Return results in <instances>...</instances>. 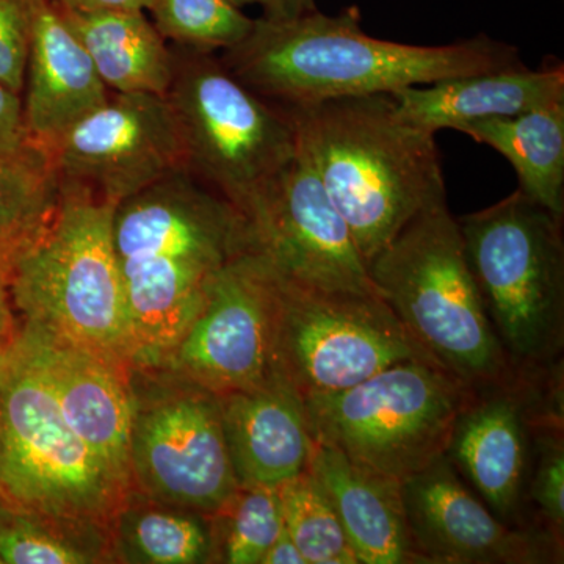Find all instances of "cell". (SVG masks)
I'll list each match as a JSON object with an SVG mask.
<instances>
[{"instance_id": "d6a6232c", "label": "cell", "mask_w": 564, "mask_h": 564, "mask_svg": "<svg viewBox=\"0 0 564 564\" xmlns=\"http://www.w3.org/2000/svg\"><path fill=\"white\" fill-rule=\"evenodd\" d=\"M18 328V317L11 303L7 270L0 269V351L7 347Z\"/></svg>"}, {"instance_id": "836d02e7", "label": "cell", "mask_w": 564, "mask_h": 564, "mask_svg": "<svg viewBox=\"0 0 564 564\" xmlns=\"http://www.w3.org/2000/svg\"><path fill=\"white\" fill-rule=\"evenodd\" d=\"M261 564H307L306 560L296 544L293 543L291 534L282 529L280 536L270 545L269 551L263 555Z\"/></svg>"}, {"instance_id": "8992f818", "label": "cell", "mask_w": 564, "mask_h": 564, "mask_svg": "<svg viewBox=\"0 0 564 564\" xmlns=\"http://www.w3.org/2000/svg\"><path fill=\"white\" fill-rule=\"evenodd\" d=\"M563 218L521 191L456 218L485 313L516 370L563 362Z\"/></svg>"}, {"instance_id": "cb8c5ba5", "label": "cell", "mask_w": 564, "mask_h": 564, "mask_svg": "<svg viewBox=\"0 0 564 564\" xmlns=\"http://www.w3.org/2000/svg\"><path fill=\"white\" fill-rule=\"evenodd\" d=\"M111 556L122 564H209V514L131 491L110 521Z\"/></svg>"}, {"instance_id": "ab89813d", "label": "cell", "mask_w": 564, "mask_h": 564, "mask_svg": "<svg viewBox=\"0 0 564 564\" xmlns=\"http://www.w3.org/2000/svg\"><path fill=\"white\" fill-rule=\"evenodd\" d=\"M0 269H6L7 270V262L3 261V259H0Z\"/></svg>"}, {"instance_id": "f546056e", "label": "cell", "mask_w": 564, "mask_h": 564, "mask_svg": "<svg viewBox=\"0 0 564 564\" xmlns=\"http://www.w3.org/2000/svg\"><path fill=\"white\" fill-rule=\"evenodd\" d=\"M527 503L534 524L558 540L564 532L563 421L541 423L534 433L533 462L527 486Z\"/></svg>"}, {"instance_id": "ba28073f", "label": "cell", "mask_w": 564, "mask_h": 564, "mask_svg": "<svg viewBox=\"0 0 564 564\" xmlns=\"http://www.w3.org/2000/svg\"><path fill=\"white\" fill-rule=\"evenodd\" d=\"M0 491L22 510L102 524L131 492L69 429L17 333L0 351Z\"/></svg>"}, {"instance_id": "e575fe53", "label": "cell", "mask_w": 564, "mask_h": 564, "mask_svg": "<svg viewBox=\"0 0 564 564\" xmlns=\"http://www.w3.org/2000/svg\"><path fill=\"white\" fill-rule=\"evenodd\" d=\"M265 20H291L317 10L314 0H265L262 6Z\"/></svg>"}, {"instance_id": "8fae6325", "label": "cell", "mask_w": 564, "mask_h": 564, "mask_svg": "<svg viewBox=\"0 0 564 564\" xmlns=\"http://www.w3.org/2000/svg\"><path fill=\"white\" fill-rule=\"evenodd\" d=\"M272 270L276 369L302 400L344 391L392 364H436L378 293L326 291Z\"/></svg>"}, {"instance_id": "7402d4cb", "label": "cell", "mask_w": 564, "mask_h": 564, "mask_svg": "<svg viewBox=\"0 0 564 564\" xmlns=\"http://www.w3.org/2000/svg\"><path fill=\"white\" fill-rule=\"evenodd\" d=\"M58 7L111 93L166 96L173 80L174 54L144 11Z\"/></svg>"}, {"instance_id": "83f0119b", "label": "cell", "mask_w": 564, "mask_h": 564, "mask_svg": "<svg viewBox=\"0 0 564 564\" xmlns=\"http://www.w3.org/2000/svg\"><path fill=\"white\" fill-rule=\"evenodd\" d=\"M285 532L307 564H359L339 518L310 469L278 486Z\"/></svg>"}, {"instance_id": "74e56055", "label": "cell", "mask_w": 564, "mask_h": 564, "mask_svg": "<svg viewBox=\"0 0 564 564\" xmlns=\"http://www.w3.org/2000/svg\"><path fill=\"white\" fill-rule=\"evenodd\" d=\"M10 507H14V505H11L9 502V499H7V497L3 496V492L0 491V516L6 513V511L9 510Z\"/></svg>"}, {"instance_id": "30bf717a", "label": "cell", "mask_w": 564, "mask_h": 564, "mask_svg": "<svg viewBox=\"0 0 564 564\" xmlns=\"http://www.w3.org/2000/svg\"><path fill=\"white\" fill-rule=\"evenodd\" d=\"M132 491L212 514L236 491L220 397L165 366L129 367Z\"/></svg>"}, {"instance_id": "ffe728a7", "label": "cell", "mask_w": 564, "mask_h": 564, "mask_svg": "<svg viewBox=\"0 0 564 564\" xmlns=\"http://www.w3.org/2000/svg\"><path fill=\"white\" fill-rule=\"evenodd\" d=\"M307 469L339 518L359 564H419L402 500V481L315 443Z\"/></svg>"}, {"instance_id": "8d00e7d4", "label": "cell", "mask_w": 564, "mask_h": 564, "mask_svg": "<svg viewBox=\"0 0 564 564\" xmlns=\"http://www.w3.org/2000/svg\"><path fill=\"white\" fill-rule=\"evenodd\" d=\"M229 2L234 3V6L239 7V9H243L247 6H263L265 0H229Z\"/></svg>"}, {"instance_id": "2e32d148", "label": "cell", "mask_w": 564, "mask_h": 564, "mask_svg": "<svg viewBox=\"0 0 564 564\" xmlns=\"http://www.w3.org/2000/svg\"><path fill=\"white\" fill-rule=\"evenodd\" d=\"M402 500L422 564L563 562V540L497 518L445 456L402 481Z\"/></svg>"}, {"instance_id": "f1b7e54d", "label": "cell", "mask_w": 564, "mask_h": 564, "mask_svg": "<svg viewBox=\"0 0 564 564\" xmlns=\"http://www.w3.org/2000/svg\"><path fill=\"white\" fill-rule=\"evenodd\" d=\"M148 11L163 39L185 50H231L254 25V20L229 0H152Z\"/></svg>"}, {"instance_id": "6da1fadb", "label": "cell", "mask_w": 564, "mask_h": 564, "mask_svg": "<svg viewBox=\"0 0 564 564\" xmlns=\"http://www.w3.org/2000/svg\"><path fill=\"white\" fill-rule=\"evenodd\" d=\"M220 58L250 90L284 110L527 66L514 46L484 33L444 46L375 39L362 31L358 7L259 18Z\"/></svg>"}, {"instance_id": "e0dca14e", "label": "cell", "mask_w": 564, "mask_h": 564, "mask_svg": "<svg viewBox=\"0 0 564 564\" xmlns=\"http://www.w3.org/2000/svg\"><path fill=\"white\" fill-rule=\"evenodd\" d=\"M18 337L82 443L131 489L129 367L18 322Z\"/></svg>"}, {"instance_id": "d4e9b609", "label": "cell", "mask_w": 564, "mask_h": 564, "mask_svg": "<svg viewBox=\"0 0 564 564\" xmlns=\"http://www.w3.org/2000/svg\"><path fill=\"white\" fill-rule=\"evenodd\" d=\"M62 198L50 151L36 141L0 152V259L9 262L46 229Z\"/></svg>"}, {"instance_id": "52a82bcc", "label": "cell", "mask_w": 564, "mask_h": 564, "mask_svg": "<svg viewBox=\"0 0 564 564\" xmlns=\"http://www.w3.org/2000/svg\"><path fill=\"white\" fill-rule=\"evenodd\" d=\"M184 147L185 172L250 220L295 158L289 111L265 101L214 52L174 54L166 93Z\"/></svg>"}, {"instance_id": "277c9868", "label": "cell", "mask_w": 564, "mask_h": 564, "mask_svg": "<svg viewBox=\"0 0 564 564\" xmlns=\"http://www.w3.org/2000/svg\"><path fill=\"white\" fill-rule=\"evenodd\" d=\"M115 204L62 185L50 225L11 258L7 284L18 322L62 343L132 366L124 289L111 240Z\"/></svg>"}, {"instance_id": "d6986e66", "label": "cell", "mask_w": 564, "mask_h": 564, "mask_svg": "<svg viewBox=\"0 0 564 564\" xmlns=\"http://www.w3.org/2000/svg\"><path fill=\"white\" fill-rule=\"evenodd\" d=\"M218 397L239 485L280 486L307 469L314 436L302 397L281 377Z\"/></svg>"}, {"instance_id": "44dd1931", "label": "cell", "mask_w": 564, "mask_h": 564, "mask_svg": "<svg viewBox=\"0 0 564 564\" xmlns=\"http://www.w3.org/2000/svg\"><path fill=\"white\" fill-rule=\"evenodd\" d=\"M400 117L422 131L462 132L473 122L508 118L564 101V66H527L455 77L391 93Z\"/></svg>"}, {"instance_id": "4fadbf2b", "label": "cell", "mask_w": 564, "mask_h": 564, "mask_svg": "<svg viewBox=\"0 0 564 564\" xmlns=\"http://www.w3.org/2000/svg\"><path fill=\"white\" fill-rule=\"evenodd\" d=\"M43 147L62 185L115 206L169 174L185 172L172 104L151 93H110L106 102Z\"/></svg>"}, {"instance_id": "603a6c76", "label": "cell", "mask_w": 564, "mask_h": 564, "mask_svg": "<svg viewBox=\"0 0 564 564\" xmlns=\"http://www.w3.org/2000/svg\"><path fill=\"white\" fill-rule=\"evenodd\" d=\"M462 132L500 152L518 174V191L564 217V101L473 122Z\"/></svg>"}, {"instance_id": "1f68e13d", "label": "cell", "mask_w": 564, "mask_h": 564, "mask_svg": "<svg viewBox=\"0 0 564 564\" xmlns=\"http://www.w3.org/2000/svg\"><path fill=\"white\" fill-rule=\"evenodd\" d=\"M31 140L20 93L0 84V152L20 150Z\"/></svg>"}, {"instance_id": "9a60e30c", "label": "cell", "mask_w": 564, "mask_h": 564, "mask_svg": "<svg viewBox=\"0 0 564 564\" xmlns=\"http://www.w3.org/2000/svg\"><path fill=\"white\" fill-rule=\"evenodd\" d=\"M248 225L256 250L284 276L326 291L380 295L347 223L300 143L295 158Z\"/></svg>"}, {"instance_id": "5bb4252c", "label": "cell", "mask_w": 564, "mask_h": 564, "mask_svg": "<svg viewBox=\"0 0 564 564\" xmlns=\"http://www.w3.org/2000/svg\"><path fill=\"white\" fill-rule=\"evenodd\" d=\"M273 270L258 250L229 262L203 310L161 366L225 395L280 377L274 356Z\"/></svg>"}, {"instance_id": "d590c367", "label": "cell", "mask_w": 564, "mask_h": 564, "mask_svg": "<svg viewBox=\"0 0 564 564\" xmlns=\"http://www.w3.org/2000/svg\"><path fill=\"white\" fill-rule=\"evenodd\" d=\"M151 2L152 0H74V7H69V9L144 11L150 9Z\"/></svg>"}, {"instance_id": "7a4b0ae2", "label": "cell", "mask_w": 564, "mask_h": 564, "mask_svg": "<svg viewBox=\"0 0 564 564\" xmlns=\"http://www.w3.org/2000/svg\"><path fill=\"white\" fill-rule=\"evenodd\" d=\"M111 240L132 366H161L203 310L217 274L256 250L242 214L187 172L169 174L118 203Z\"/></svg>"}, {"instance_id": "4dcf8cb0", "label": "cell", "mask_w": 564, "mask_h": 564, "mask_svg": "<svg viewBox=\"0 0 564 564\" xmlns=\"http://www.w3.org/2000/svg\"><path fill=\"white\" fill-rule=\"evenodd\" d=\"M32 32V0H0V84L22 93Z\"/></svg>"}, {"instance_id": "f35d334b", "label": "cell", "mask_w": 564, "mask_h": 564, "mask_svg": "<svg viewBox=\"0 0 564 564\" xmlns=\"http://www.w3.org/2000/svg\"><path fill=\"white\" fill-rule=\"evenodd\" d=\"M54 2L61 3L65 7H74V0H54Z\"/></svg>"}, {"instance_id": "5b68a950", "label": "cell", "mask_w": 564, "mask_h": 564, "mask_svg": "<svg viewBox=\"0 0 564 564\" xmlns=\"http://www.w3.org/2000/svg\"><path fill=\"white\" fill-rule=\"evenodd\" d=\"M367 269L410 336L445 372L473 388L516 372L485 313L458 220L447 206L404 226Z\"/></svg>"}, {"instance_id": "9c48e42d", "label": "cell", "mask_w": 564, "mask_h": 564, "mask_svg": "<svg viewBox=\"0 0 564 564\" xmlns=\"http://www.w3.org/2000/svg\"><path fill=\"white\" fill-rule=\"evenodd\" d=\"M473 389L436 364L403 361L303 404L315 443L403 481L445 455Z\"/></svg>"}, {"instance_id": "484cf974", "label": "cell", "mask_w": 564, "mask_h": 564, "mask_svg": "<svg viewBox=\"0 0 564 564\" xmlns=\"http://www.w3.org/2000/svg\"><path fill=\"white\" fill-rule=\"evenodd\" d=\"M110 527L10 507L0 516V564H107Z\"/></svg>"}, {"instance_id": "7c38bea8", "label": "cell", "mask_w": 564, "mask_h": 564, "mask_svg": "<svg viewBox=\"0 0 564 564\" xmlns=\"http://www.w3.org/2000/svg\"><path fill=\"white\" fill-rule=\"evenodd\" d=\"M562 369L563 362L516 370L500 383L474 388L456 419L444 456L508 524L538 527L527 503L534 433L541 423L563 421Z\"/></svg>"}, {"instance_id": "3957f363", "label": "cell", "mask_w": 564, "mask_h": 564, "mask_svg": "<svg viewBox=\"0 0 564 564\" xmlns=\"http://www.w3.org/2000/svg\"><path fill=\"white\" fill-rule=\"evenodd\" d=\"M285 111L367 265L419 215L447 206L436 140L400 117L391 93Z\"/></svg>"}, {"instance_id": "4316f807", "label": "cell", "mask_w": 564, "mask_h": 564, "mask_svg": "<svg viewBox=\"0 0 564 564\" xmlns=\"http://www.w3.org/2000/svg\"><path fill=\"white\" fill-rule=\"evenodd\" d=\"M209 518L212 563L261 564L284 529L278 486L239 485Z\"/></svg>"}, {"instance_id": "ac0fdd59", "label": "cell", "mask_w": 564, "mask_h": 564, "mask_svg": "<svg viewBox=\"0 0 564 564\" xmlns=\"http://www.w3.org/2000/svg\"><path fill=\"white\" fill-rule=\"evenodd\" d=\"M25 128L47 144L109 99L84 44L54 0H32V32L24 79Z\"/></svg>"}]
</instances>
